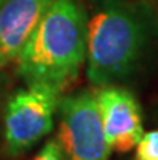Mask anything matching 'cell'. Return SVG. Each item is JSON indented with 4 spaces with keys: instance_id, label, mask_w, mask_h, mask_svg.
<instances>
[{
    "instance_id": "6da1fadb",
    "label": "cell",
    "mask_w": 158,
    "mask_h": 160,
    "mask_svg": "<svg viewBox=\"0 0 158 160\" xmlns=\"http://www.w3.org/2000/svg\"><path fill=\"white\" fill-rule=\"evenodd\" d=\"M87 16L78 0H53L16 58L26 84H50L61 92L86 62Z\"/></svg>"
},
{
    "instance_id": "7a4b0ae2",
    "label": "cell",
    "mask_w": 158,
    "mask_h": 160,
    "mask_svg": "<svg viewBox=\"0 0 158 160\" xmlns=\"http://www.w3.org/2000/svg\"><path fill=\"white\" fill-rule=\"evenodd\" d=\"M147 29L141 13L126 0H102L87 20L86 73L100 88L126 79L141 62Z\"/></svg>"
},
{
    "instance_id": "3957f363",
    "label": "cell",
    "mask_w": 158,
    "mask_h": 160,
    "mask_svg": "<svg viewBox=\"0 0 158 160\" xmlns=\"http://www.w3.org/2000/svg\"><path fill=\"white\" fill-rule=\"evenodd\" d=\"M60 99L61 91L44 82L27 84L7 97L2 126L8 155L24 154L52 133Z\"/></svg>"
},
{
    "instance_id": "277c9868",
    "label": "cell",
    "mask_w": 158,
    "mask_h": 160,
    "mask_svg": "<svg viewBox=\"0 0 158 160\" xmlns=\"http://www.w3.org/2000/svg\"><path fill=\"white\" fill-rule=\"evenodd\" d=\"M58 115L57 141L63 160H108L111 149L103 134L94 92L61 97Z\"/></svg>"
},
{
    "instance_id": "5b68a950",
    "label": "cell",
    "mask_w": 158,
    "mask_h": 160,
    "mask_svg": "<svg viewBox=\"0 0 158 160\" xmlns=\"http://www.w3.org/2000/svg\"><path fill=\"white\" fill-rule=\"evenodd\" d=\"M94 96L110 149L116 152L134 149L144 134L142 112L136 96L118 84L100 86Z\"/></svg>"
},
{
    "instance_id": "8992f818",
    "label": "cell",
    "mask_w": 158,
    "mask_h": 160,
    "mask_svg": "<svg viewBox=\"0 0 158 160\" xmlns=\"http://www.w3.org/2000/svg\"><path fill=\"white\" fill-rule=\"evenodd\" d=\"M53 0H0V71L16 62Z\"/></svg>"
},
{
    "instance_id": "52a82bcc",
    "label": "cell",
    "mask_w": 158,
    "mask_h": 160,
    "mask_svg": "<svg viewBox=\"0 0 158 160\" xmlns=\"http://www.w3.org/2000/svg\"><path fill=\"white\" fill-rule=\"evenodd\" d=\"M134 160H158V129L142 134L136 146Z\"/></svg>"
},
{
    "instance_id": "ba28073f",
    "label": "cell",
    "mask_w": 158,
    "mask_h": 160,
    "mask_svg": "<svg viewBox=\"0 0 158 160\" xmlns=\"http://www.w3.org/2000/svg\"><path fill=\"white\" fill-rule=\"evenodd\" d=\"M32 160H63V152L57 139H49Z\"/></svg>"
},
{
    "instance_id": "9c48e42d",
    "label": "cell",
    "mask_w": 158,
    "mask_h": 160,
    "mask_svg": "<svg viewBox=\"0 0 158 160\" xmlns=\"http://www.w3.org/2000/svg\"><path fill=\"white\" fill-rule=\"evenodd\" d=\"M7 78L3 71H0V123H2V113H3V105L7 100Z\"/></svg>"
}]
</instances>
